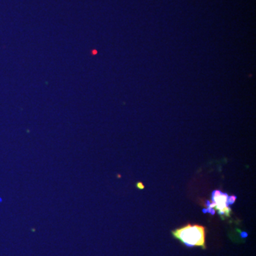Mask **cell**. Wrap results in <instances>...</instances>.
Returning <instances> with one entry per match:
<instances>
[{
    "label": "cell",
    "instance_id": "cell-1",
    "mask_svg": "<svg viewBox=\"0 0 256 256\" xmlns=\"http://www.w3.org/2000/svg\"><path fill=\"white\" fill-rule=\"evenodd\" d=\"M173 236L185 246L200 247L206 249V228L200 225L188 224L172 232Z\"/></svg>",
    "mask_w": 256,
    "mask_h": 256
},
{
    "label": "cell",
    "instance_id": "cell-2",
    "mask_svg": "<svg viewBox=\"0 0 256 256\" xmlns=\"http://www.w3.org/2000/svg\"><path fill=\"white\" fill-rule=\"evenodd\" d=\"M212 204L208 202V212L210 210H218V214L222 216H230V210L228 206L230 205L229 204V196L226 193H222L220 191H214L212 194Z\"/></svg>",
    "mask_w": 256,
    "mask_h": 256
}]
</instances>
